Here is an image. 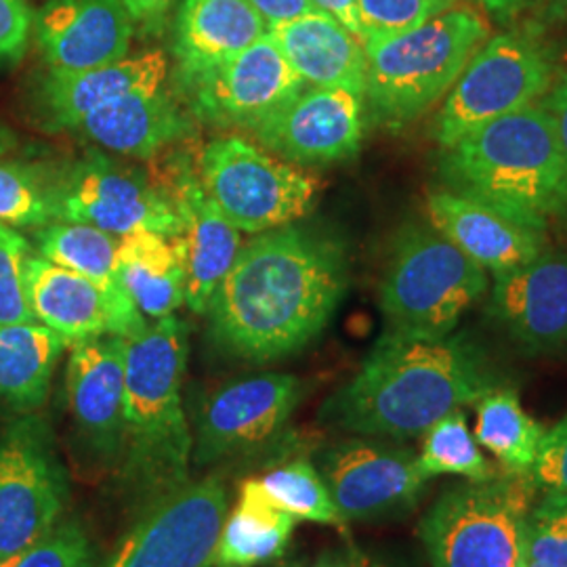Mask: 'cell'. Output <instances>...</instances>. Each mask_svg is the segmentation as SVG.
Instances as JSON below:
<instances>
[{
	"label": "cell",
	"mask_w": 567,
	"mask_h": 567,
	"mask_svg": "<svg viewBox=\"0 0 567 567\" xmlns=\"http://www.w3.org/2000/svg\"><path fill=\"white\" fill-rule=\"evenodd\" d=\"M344 290L343 246L320 231L284 225L243 244L204 316L224 353L269 364L313 343Z\"/></svg>",
	"instance_id": "1"
},
{
	"label": "cell",
	"mask_w": 567,
	"mask_h": 567,
	"mask_svg": "<svg viewBox=\"0 0 567 567\" xmlns=\"http://www.w3.org/2000/svg\"><path fill=\"white\" fill-rule=\"evenodd\" d=\"M494 386L486 358L465 337L425 341L385 332L326 400L320 421L364 437L414 440Z\"/></svg>",
	"instance_id": "2"
},
{
	"label": "cell",
	"mask_w": 567,
	"mask_h": 567,
	"mask_svg": "<svg viewBox=\"0 0 567 567\" xmlns=\"http://www.w3.org/2000/svg\"><path fill=\"white\" fill-rule=\"evenodd\" d=\"M187 351L189 328L175 316L126 339L118 480L140 513L192 480L194 435L182 398Z\"/></svg>",
	"instance_id": "3"
},
{
	"label": "cell",
	"mask_w": 567,
	"mask_h": 567,
	"mask_svg": "<svg viewBox=\"0 0 567 567\" xmlns=\"http://www.w3.org/2000/svg\"><path fill=\"white\" fill-rule=\"evenodd\" d=\"M450 192L487 204L519 224L547 231L567 217L566 164L555 122L543 103L473 128L444 150Z\"/></svg>",
	"instance_id": "4"
},
{
	"label": "cell",
	"mask_w": 567,
	"mask_h": 567,
	"mask_svg": "<svg viewBox=\"0 0 567 567\" xmlns=\"http://www.w3.org/2000/svg\"><path fill=\"white\" fill-rule=\"evenodd\" d=\"M489 37L480 11L447 7L408 32L365 41L364 95L372 116L386 126L425 116Z\"/></svg>",
	"instance_id": "5"
},
{
	"label": "cell",
	"mask_w": 567,
	"mask_h": 567,
	"mask_svg": "<svg viewBox=\"0 0 567 567\" xmlns=\"http://www.w3.org/2000/svg\"><path fill=\"white\" fill-rule=\"evenodd\" d=\"M484 267L431 225H405L393 244L379 303L386 332L440 341L487 292Z\"/></svg>",
	"instance_id": "6"
},
{
	"label": "cell",
	"mask_w": 567,
	"mask_h": 567,
	"mask_svg": "<svg viewBox=\"0 0 567 567\" xmlns=\"http://www.w3.org/2000/svg\"><path fill=\"white\" fill-rule=\"evenodd\" d=\"M534 494L527 475L505 471L444 489L419 526L431 567H526Z\"/></svg>",
	"instance_id": "7"
},
{
	"label": "cell",
	"mask_w": 567,
	"mask_h": 567,
	"mask_svg": "<svg viewBox=\"0 0 567 567\" xmlns=\"http://www.w3.org/2000/svg\"><path fill=\"white\" fill-rule=\"evenodd\" d=\"M557 79L553 53L534 30L489 37L450 89L435 122L442 150L477 126L540 102Z\"/></svg>",
	"instance_id": "8"
},
{
	"label": "cell",
	"mask_w": 567,
	"mask_h": 567,
	"mask_svg": "<svg viewBox=\"0 0 567 567\" xmlns=\"http://www.w3.org/2000/svg\"><path fill=\"white\" fill-rule=\"evenodd\" d=\"M208 198L243 234L297 224L311 210L320 183L243 135L217 137L200 156Z\"/></svg>",
	"instance_id": "9"
},
{
	"label": "cell",
	"mask_w": 567,
	"mask_h": 567,
	"mask_svg": "<svg viewBox=\"0 0 567 567\" xmlns=\"http://www.w3.org/2000/svg\"><path fill=\"white\" fill-rule=\"evenodd\" d=\"M68 496L51 426L34 412L20 414L0 433V561L58 526Z\"/></svg>",
	"instance_id": "10"
},
{
	"label": "cell",
	"mask_w": 567,
	"mask_h": 567,
	"mask_svg": "<svg viewBox=\"0 0 567 567\" xmlns=\"http://www.w3.org/2000/svg\"><path fill=\"white\" fill-rule=\"evenodd\" d=\"M53 196L58 221L93 225L118 238L142 229L168 238L182 234L173 194L100 152L53 177Z\"/></svg>",
	"instance_id": "11"
},
{
	"label": "cell",
	"mask_w": 567,
	"mask_h": 567,
	"mask_svg": "<svg viewBox=\"0 0 567 567\" xmlns=\"http://www.w3.org/2000/svg\"><path fill=\"white\" fill-rule=\"evenodd\" d=\"M227 517V487L219 475L189 480L143 508L102 567H210Z\"/></svg>",
	"instance_id": "12"
},
{
	"label": "cell",
	"mask_w": 567,
	"mask_h": 567,
	"mask_svg": "<svg viewBox=\"0 0 567 567\" xmlns=\"http://www.w3.org/2000/svg\"><path fill=\"white\" fill-rule=\"evenodd\" d=\"M303 398L295 374L264 372L217 389L196 419V465L243 458L278 440Z\"/></svg>",
	"instance_id": "13"
},
{
	"label": "cell",
	"mask_w": 567,
	"mask_h": 567,
	"mask_svg": "<svg viewBox=\"0 0 567 567\" xmlns=\"http://www.w3.org/2000/svg\"><path fill=\"white\" fill-rule=\"evenodd\" d=\"M318 471L344 524L408 513L429 482L416 454L364 435L326 447Z\"/></svg>",
	"instance_id": "14"
},
{
	"label": "cell",
	"mask_w": 567,
	"mask_h": 567,
	"mask_svg": "<svg viewBox=\"0 0 567 567\" xmlns=\"http://www.w3.org/2000/svg\"><path fill=\"white\" fill-rule=\"evenodd\" d=\"M182 86L200 121L252 131L307 84L267 32L236 58L182 82Z\"/></svg>",
	"instance_id": "15"
},
{
	"label": "cell",
	"mask_w": 567,
	"mask_h": 567,
	"mask_svg": "<svg viewBox=\"0 0 567 567\" xmlns=\"http://www.w3.org/2000/svg\"><path fill=\"white\" fill-rule=\"evenodd\" d=\"M362 95L344 89L305 86L278 112L259 122L255 140L297 166H326L358 154L364 135Z\"/></svg>",
	"instance_id": "16"
},
{
	"label": "cell",
	"mask_w": 567,
	"mask_h": 567,
	"mask_svg": "<svg viewBox=\"0 0 567 567\" xmlns=\"http://www.w3.org/2000/svg\"><path fill=\"white\" fill-rule=\"evenodd\" d=\"M25 295L34 320L58 332L68 347L110 334L131 339L150 324L131 299L107 295L39 252L25 257Z\"/></svg>",
	"instance_id": "17"
},
{
	"label": "cell",
	"mask_w": 567,
	"mask_h": 567,
	"mask_svg": "<svg viewBox=\"0 0 567 567\" xmlns=\"http://www.w3.org/2000/svg\"><path fill=\"white\" fill-rule=\"evenodd\" d=\"M487 313L529 355H566L567 250L545 248L529 264L496 276Z\"/></svg>",
	"instance_id": "18"
},
{
	"label": "cell",
	"mask_w": 567,
	"mask_h": 567,
	"mask_svg": "<svg viewBox=\"0 0 567 567\" xmlns=\"http://www.w3.org/2000/svg\"><path fill=\"white\" fill-rule=\"evenodd\" d=\"M124 353L126 339L100 337L72 344L65 391L79 442L91 463L114 468L124 437Z\"/></svg>",
	"instance_id": "19"
},
{
	"label": "cell",
	"mask_w": 567,
	"mask_h": 567,
	"mask_svg": "<svg viewBox=\"0 0 567 567\" xmlns=\"http://www.w3.org/2000/svg\"><path fill=\"white\" fill-rule=\"evenodd\" d=\"M34 25L53 76L124 60L135 37V21L122 0H49Z\"/></svg>",
	"instance_id": "20"
},
{
	"label": "cell",
	"mask_w": 567,
	"mask_h": 567,
	"mask_svg": "<svg viewBox=\"0 0 567 567\" xmlns=\"http://www.w3.org/2000/svg\"><path fill=\"white\" fill-rule=\"evenodd\" d=\"M426 217L433 229L494 278L529 264L547 248L545 231L450 189L426 196Z\"/></svg>",
	"instance_id": "21"
},
{
	"label": "cell",
	"mask_w": 567,
	"mask_h": 567,
	"mask_svg": "<svg viewBox=\"0 0 567 567\" xmlns=\"http://www.w3.org/2000/svg\"><path fill=\"white\" fill-rule=\"evenodd\" d=\"M173 200L182 217V234L177 238L187 271L185 303L194 313L204 316L210 297L243 248V231L215 206L200 179L192 173H183L177 179Z\"/></svg>",
	"instance_id": "22"
},
{
	"label": "cell",
	"mask_w": 567,
	"mask_h": 567,
	"mask_svg": "<svg viewBox=\"0 0 567 567\" xmlns=\"http://www.w3.org/2000/svg\"><path fill=\"white\" fill-rule=\"evenodd\" d=\"M166 76L168 58L163 49L126 55L81 74H49L41 89L42 118L49 128L74 131L91 112L133 91L164 86Z\"/></svg>",
	"instance_id": "23"
},
{
	"label": "cell",
	"mask_w": 567,
	"mask_h": 567,
	"mask_svg": "<svg viewBox=\"0 0 567 567\" xmlns=\"http://www.w3.org/2000/svg\"><path fill=\"white\" fill-rule=\"evenodd\" d=\"M74 131L114 154L152 158L183 140L192 131V121L175 97L158 86L122 95L91 112Z\"/></svg>",
	"instance_id": "24"
},
{
	"label": "cell",
	"mask_w": 567,
	"mask_h": 567,
	"mask_svg": "<svg viewBox=\"0 0 567 567\" xmlns=\"http://www.w3.org/2000/svg\"><path fill=\"white\" fill-rule=\"evenodd\" d=\"M284 58L309 86L344 89L364 97V42L324 11L269 28Z\"/></svg>",
	"instance_id": "25"
},
{
	"label": "cell",
	"mask_w": 567,
	"mask_h": 567,
	"mask_svg": "<svg viewBox=\"0 0 567 567\" xmlns=\"http://www.w3.org/2000/svg\"><path fill=\"white\" fill-rule=\"evenodd\" d=\"M267 32L248 0H183L175 28L179 82L236 58Z\"/></svg>",
	"instance_id": "26"
},
{
	"label": "cell",
	"mask_w": 567,
	"mask_h": 567,
	"mask_svg": "<svg viewBox=\"0 0 567 567\" xmlns=\"http://www.w3.org/2000/svg\"><path fill=\"white\" fill-rule=\"evenodd\" d=\"M118 274L122 288L150 320L173 316L185 303L187 271L179 238L143 229L121 236Z\"/></svg>",
	"instance_id": "27"
},
{
	"label": "cell",
	"mask_w": 567,
	"mask_h": 567,
	"mask_svg": "<svg viewBox=\"0 0 567 567\" xmlns=\"http://www.w3.org/2000/svg\"><path fill=\"white\" fill-rule=\"evenodd\" d=\"M68 343L41 322L0 324V400L20 414L44 405Z\"/></svg>",
	"instance_id": "28"
},
{
	"label": "cell",
	"mask_w": 567,
	"mask_h": 567,
	"mask_svg": "<svg viewBox=\"0 0 567 567\" xmlns=\"http://www.w3.org/2000/svg\"><path fill=\"white\" fill-rule=\"evenodd\" d=\"M297 519L276 507L259 486L248 480L240 487L238 505L225 517L213 566L252 567L282 555Z\"/></svg>",
	"instance_id": "29"
},
{
	"label": "cell",
	"mask_w": 567,
	"mask_h": 567,
	"mask_svg": "<svg viewBox=\"0 0 567 567\" xmlns=\"http://www.w3.org/2000/svg\"><path fill=\"white\" fill-rule=\"evenodd\" d=\"M545 431V426L527 414L513 389L494 386L475 402L473 435L505 473L529 477Z\"/></svg>",
	"instance_id": "30"
},
{
	"label": "cell",
	"mask_w": 567,
	"mask_h": 567,
	"mask_svg": "<svg viewBox=\"0 0 567 567\" xmlns=\"http://www.w3.org/2000/svg\"><path fill=\"white\" fill-rule=\"evenodd\" d=\"M34 243L44 259L81 274L116 299H131L118 274V236L93 225L53 221L37 231Z\"/></svg>",
	"instance_id": "31"
},
{
	"label": "cell",
	"mask_w": 567,
	"mask_h": 567,
	"mask_svg": "<svg viewBox=\"0 0 567 567\" xmlns=\"http://www.w3.org/2000/svg\"><path fill=\"white\" fill-rule=\"evenodd\" d=\"M419 465L426 477L458 475L471 482H486L498 468L482 454L475 435L468 431L463 410L437 421L426 431Z\"/></svg>",
	"instance_id": "32"
},
{
	"label": "cell",
	"mask_w": 567,
	"mask_h": 567,
	"mask_svg": "<svg viewBox=\"0 0 567 567\" xmlns=\"http://www.w3.org/2000/svg\"><path fill=\"white\" fill-rule=\"evenodd\" d=\"M265 496L292 515L297 522H313L322 526H343L344 519L334 505L318 466L307 461H292L278 466L257 480Z\"/></svg>",
	"instance_id": "33"
},
{
	"label": "cell",
	"mask_w": 567,
	"mask_h": 567,
	"mask_svg": "<svg viewBox=\"0 0 567 567\" xmlns=\"http://www.w3.org/2000/svg\"><path fill=\"white\" fill-rule=\"evenodd\" d=\"M53 221V177L37 166L0 161V224L41 229Z\"/></svg>",
	"instance_id": "34"
},
{
	"label": "cell",
	"mask_w": 567,
	"mask_h": 567,
	"mask_svg": "<svg viewBox=\"0 0 567 567\" xmlns=\"http://www.w3.org/2000/svg\"><path fill=\"white\" fill-rule=\"evenodd\" d=\"M95 548L79 519H61L37 543L0 561V567H93Z\"/></svg>",
	"instance_id": "35"
},
{
	"label": "cell",
	"mask_w": 567,
	"mask_h": 567,
	"mask_svg": "<svg viewBox=\"0 0 567 567\" xmlns=\"http://www.w3.org/2000/svg\"><path fill=\"white\" fill-rule=\"evenodd\" d=\"M526 567H567V494L545 492L529 511Z\"/></svg>",
	"instance_id": "36"
},
{
	"label": "cell",
	"mask_w": 567,
	"mask_h": 567,
	"mask_svg": "<svg viewBox=\"0 0 567 567\" xmlns=\"http://www.w3.org/2000/svg\"><path fill=\"white\" fill-rule=\"evenodd\" d=\"M30 246L13 227L0 224V324L34 322L25 295Z\"/></svg>",
	"instance_id": "37"
},
{
	"label": "cell",
	"mask_w": 567,
	"mask_h": 567,
	"mask_svg": "<svg viewBox=\"0 0 567 567\" xmlns=\"http://www.w3.org/2000/svg\"><path fill=\"white\" fill-rule=\"evenodd\" d=\"M444 9L442 0H358L364 42L408 32Z\"/></svg>",
	"instance_id": "38"
},
{
	"label": "cell",
	"mask_w": 567,
	"mask_h": 567,
	"mask_svg": "<svg viewBox=\"0 0 567 567\" xmlns=\"http://www.w3.org/2000/svg\"><path fill=\"white\" fill-rule=\"evenodd\" d=\"M529 480L536 489L567 494V414L545 431Z\"/></svg>",
	"instance_id": "39"
},
{
	"label": "cell",
	"mask_w": 567,
	"mask_h": 567,
	"mask_svg": "<svg viewBox=\"0 0 567 567\" xmlns=\"http://www.w3.org/2000/svg\"><path fill=\"white\" fill-rule=\"evenodd\" d=\"M34 16L25 0H0V65H16L28 51Z\"/></svg>",
	"instance_id": "40"
},
{
	"label": "cell",
	"mask_w": 567,
	"mask_h": 567,
	"mask_svg": "<svg viewBox=\"0 0 567 567\" xmlns=\"http://www.w3.org/2000/svg\"><path fill=\"white\" fill-rule=\"evenodd\" d=\"M248 2L264 18L267 30L318 11L313 0H248Z\"/></svg>",
	"instance_id": "41"
},
{
	"label": "cell",
	"mask_w": 567,
	"mask_h": 567,
	"mask_svg": "<svg viewBox=\"0 0 567 567\" xmlns=\"http://www.w3.org/2000/svg\"><path fill=\"white\" fill-rule=\"evenodd\" d=\"M540 103L547 107L550 118L555 122L559 145H561V154H564V164H566L567 179V72H561L555 79L550 91L540 100Z\"/></svg>",
	"instance_id": "42"
},
{
	"label": "cell",
	"mask_w": 567,
	"mask_h": 567,
	"mask_svg": "<svg viewBox=\"0 0 567 567\" xmlns=\"http://www.w3.org/2000/svg\"><path fill=\"white\" fill-rule=\"evenodd\" d=\"M318 11H324L332 16L334 20L341 21L344 28L364 42V32L360 23V13H358V0H313Z\"/></svg>",
	"instance_id": "43"
},
{
	"label": "cell",
	"mask_w": 567,
	"mask_h": 567,
	"mask_svg": "<svg viewBox=\"0 0 567 567\" xmlns=\"http://www.w3.org/2000/svg\"><path fill=\"white\" fill-rule=\"evenodd\" d=\"M126 11L131 13V18L137 23H142L143 28H158V23H163L168 9L173 7L175 0H122Z\"/></svg>",
	"instance_id": "44"
},
{
	"label": "cell",
	"mask_w": 567,
	"mask_h": 567,
	"mask_svg": "<svg viewBox=\"0 0 567 567\" xmlns=\"http://www.w3.org/2000/svg\"><path fill=\"white\" fill-rule=\"evenodd\" d=\"M316 567H386L368 557L362 550L358 548H337L326 553L324 557L316 564Z\"/></svg>",
	"instance_id": "45"
},
{
	"label": "cell",
	"mask_w": 567,
	"mask_h": 567,
	"mask_svg": "<svg viewBox=\"0 0 567 567\" xmlns=\"http://www.w3.org/2000/svg\"><path fill=\"white\" fill-rule=\"evenodd\" d=\"M496 21L515 20L534 0H477Z\"/></svg>",
	"instance_id": "46"
},
{
	"label": "cell",
	"mask_w": 567,
	"mask_h": 567,
	"mask_svg": "<svg viewBox=\"0 0 567 567\" xmlns=\"http://www.w3.org/2000/svg\"><path fill=\"white\" fill-rule=\"evenodd\" d=\"M538 16L547 23H561L567 21V0H534Z\"/></svg>",
	"instance_id": "47"
},
{
	"label": "cell",
	"mask_w": 567,
	"mask_h": 567,
	"mask_svg": "<svg viewBox=\"0 0 567 567\" xmlns=\"http://www.w3.org/2000/svg\"><path fill=\"white\" fill-rule=\"evenodd\" d=\"M9 140H11V135H9L7 131H2V128H0V150L9 145Z\"/></svg>",
	"instance_id": "48"
},
{
	"label": "cell",
	"mask_w": 567,
	"mask_h": 567,
	"mask_svg": "<svg viewBox=\"0 0 567 567\" xmlns=\"http://www.w3.org/2000/svg\"><path fill=\"white\" fill-rule=\"evenodd\" d=\"M444 4H447V7H452V4H456V2H463V0H442Z\"/></svg>",
	"instance_id": "49"
},
{
	"label": "cell",
	"mask_w": 567,
	"mask_h": 567,
	"mask_svg": "<svg viewBox=\"0 0 567 567\" xmlns=\"http://www.w3.org/2000/svg\"><path fill=\"white\" fill-rule=\"evenodd\" d=\"M210 567H217V566H210Z\"/></svg>",
	"instance_id": "50"
}]
</instances>
